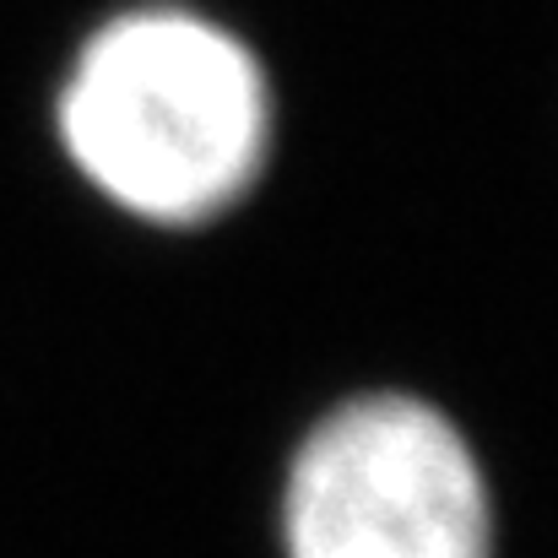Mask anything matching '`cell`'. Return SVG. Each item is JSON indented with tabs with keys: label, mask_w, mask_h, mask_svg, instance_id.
<instances>
[{
	"label": "cell",
	"mask_w": 558,
	"mask_h": 558,
	"mask_svg": "<svg viewBox=\"0 0 558 558\" xmlns=\"http://www.w3.org/2000/svg\"><path fill=\"white\" fill-rule=\"evenodd\" d=\"M49 142L109 217L195 239L277 169L282 93L260 44L201 0L98 11L49 82Z\"/></svg>",
	"instance_id": "6da1fadb"
},
{
	"label": "cell",
	"mask_w": 558,
	"mask_h": 558,
	"mask_svg": "<svg viewBox=\"0 0 558 558\" xmlns=\"http://www.w3.org/2000/svg\"><path fill=\"white\" fill-rule=\"evenodd\" d=\"M277 558H494L499 505L472 434L423 390L359 385L288 445Z\"/></svg>",
	"instance_id": "7a4b0ae2"
}]
</instances>
